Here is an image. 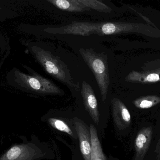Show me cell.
Here are the masks:
<instances>
[{
    "mask_svg": "<svg viewBox=\"0 0 160 160\" xmlns=\"http://www.w3.org/2000/svg\"><path fill=\"white\" fill-rule=\"evenodd\" d=\"M44 32L49 34L77 35L82 36L91 34L103 36L132 33L148 37L160 38L159 29L149 24L121 22L93 23L74 21L62 27L45 28Z\"/></svg>",
    "mask_w": 160,
    "mask_h": 160,
    "instance_id": "cell-1",
    "label": "cell"
},
{
    "mask_svg": "<svg viewBox=\"0 0 160 160\" xmlns=\"http://www.w3.org/2000/svg\"><path fill=\"white\" fill-rule=\"evenodd\" d=\"M152 134L151 127L143 128L138 132L134 142L135 160H143L150 147Z\"/></svg>",
    "mask_w": 160,
    "mask_h": 160,
    "instance_id": "cell-10",
    "label": "cell"
},
{
    "mask_svg": "<svg viewBox=\"0 0 160 160\" xmlns=\"http://www.w3.org/2000/svg\"><path fill=\"white\" fill-rule=\"evenodd\" d=\"M112 116L115 124L119 130H124L131 123L130 113L126 105L118 98L112 101Z\"/></svg>",
    "mask_w": 160,
    "mask_h": 160,
    "instance_id": "cell-9",
    "label": "cell"
},
{
    "mask_svg": "<svg viewBox=\"0 0 160 160\" xmlns=\"http://www.w3.org/2000/svg\"><path fill=\"white\" fill-rule=\"evenodd\" d=\"M21 143H15L0 155V160H38L44 157L42 149L32 141L28 142L24 137Z\"/></svg>",
    "mask_w": 160,
    "mask_h": 160,
    "instance_id": "cell-5",
    "label": "cell"
},
{
    "mask_svg": "<svg viewBox=\"0 0 160 160\" xmlns=\"http://www.w3.org/2000/svg\"><path fill=\"white\" fill-rule=\"evenodd\" d=\"M15 15L14 12H12L7 8L4 7L3 5L0 4V21H2L5 19L11 18Z\"/></svg>",
    "mask_w": 160,
    "mask_h": 160,
    "instance_id": "cell-17",
    "label": "cell"
},
{
    "mask_svg": "<svg viewBox=\"0 0 160 160\" xmlns=\"http://www.w3.org/2000/svg\"><path fill=\"white\" fill-rule=\"evenodd\" d=\"M74 124L79 140L80 147L84 160H91V141L90 131L84 123L78 117L74 119Z\"/></svg>",
    "mask_w": 160,
    "mask_h": 160,
    "instance_id": "cell-8",
    "label": "cell"
},
{
    "mask_svg": "<svg viewBox=\"0 0 160 160\" xmlns=\"http://www.w3.org/2000/svg\"><path fill=\"white\" fill-rule=\"evenodd\" d=\"M22 43L49 75L71 89L80 90L79 84L75 81L68 67L58 56L31 42L22 41Z\"/></svg>",
    "mask_w": 160,
    "mask_h": 160,
    "instance_id": "cell-3",
    "label": "cell"
},
{
    "mask_svg": "<svg viewBox=\"0 0 160 160\" xmlns=\"http://www.w3.org/2000/svg\"><path fill=\"white\" fill-rule=\"evenodd\" d=\"M79 52L85 63L94 74L100 91L102 99L105 101L110 84L107 55L103 53L96 52L92 49L82 48Z\"/></svg>",
    "mask_w": 160,
    "mask_h": 160,
    "instance_id": "cell-4",
    "label": "cell"
},
{
    "mask_svg": "<svg viewBox=\"0 0 160 160\" xmlns=\"http://www.w3.org/2000/svg\"><path fill=\"white\" fill-rule=\"evenodd\" d=\"M81 95L86 110L93 121L98 125L99 117L98 101L93 88L85 81L82 83Z\"/></svg>",
    "mask_w": 160,
    "mask_h": 160,
    "instance_id": "cell-7",
    "label": "cell"
},
{
    "mask_svg": "<svg viewBox=\"0 0 160 160\" xmlns=\"http://www.w3.org/2000/svg\"><path fill=\"white\" fill-rule=\"evenodd\" d=\"M160 103V97L155 95L140 97L133 101L134 106L139 109L152 108Z\"/></svg>",
    "mask_w": 160,
    "mask_h": 160,
    "instance_id": "cell-13",
    "label": "cell"
},
{
    "mask_svg": "<svg viewBox=\"0 0 160 160\" xmlns=\"http://www.w3.org/2000/svg\"><path fill=\"white\" fill-rule=\"evenodd\" d=\"M89 9H94L100 12H111L112 9L101 1L97 0H80Z\"/></svg>",
    "mask_w": 160,
    "mask_h": 160,
    "instance_id": "cell-14",
    "label": "cell"
},
{
    "mask_svg": "<svg viewBox=\"0 0 160 160\" xmlns=\"http://www.w3.org/2000/svg\"><path fill=\"white\" fill-rule=\"evenodd\" d=\"M22 66L30 74L20 71L16 67L8 72L6 76L8 85L18 90L26 93L39 95H63L64 91L50 80L43 77L31 68Z\"/></svg>",
    "mask_w": 160,
    "mask_h": 160,
    "instance_id": "cell-2",
    "label": "cell"
},
{
    "mask_svg": "<svg viewBox=\"0 0 160 160\" xmlns=\"http://www.w3.org/2000/svg\"><path fill=\"white\" fill-rule=\"evenodd\" d=\"M126 81L139 84H151L160 82V59L145 64L142 70H132L125 78Z\"/></svg>",
    "mask_w": 160,
    "mask_h": 160,
    "instance_id": "cell-6",
    "label": "cell"
},
{
    "mask_svg": "<svg viewBox=\"0 0 160 160\" xmlns=\"http://www.w3.org/2000/svg\"><path fill=\"white\" fill-rule=\"evenodd\" d=\"M54 6L62 10L71 12H82L89 10L80 0H48Z\"/></svg>",
    "mask_w": 160,
    "mask_h": 160,
    "instance_id": "cell-11",
    "label": "cell"
},
{
    "mask_svg": "<svg viewBox=\"0 0 160 160\" xmlns=\"http://www.w3.org/2000/svg\"><path fill=\"white\" fill-rule=\"evenodd\" d=\"M48 122L54 129H56L60 131L65 132L72 137L75 138V135L73 134L71 129L64 121L56 118H50L48 120Z\"/></svg>",
    "mask_w": 160,
    "mask_h": 160,
    "instance_id": "cell-15",
    "label": "cell"
},
{
    "mask_svg": "<svg viewBox=\"0 0 160 160\" xmlns=\"http://www.w3.org/2000/svg\"><path fill=\"white\" fill-rule=\"evenodd\" d=\"M10 48L3 34L0 33V68L10 53Z\"/></svg>",
    "mask_w": 160,
    "mask_h": 160,
    "instance_id": "cell-16",
    "label": "cell"
},
{
    "mask_svg": "<svg viewBox=\"0 0 160 160\" xmlns=\"http://www.w3.org/2000/svg\"><path fill=\"white\" fill-rule=\"evenodd\" d=\"M89 131L91 141V160H107L106 156L102 151L95 126L90 125Z\"/></svg>",
    "mask_w": 160,
    "mask_h": 160,
    "instance_id": "cell-12",
    "label": "cell"
}]
</instances>
